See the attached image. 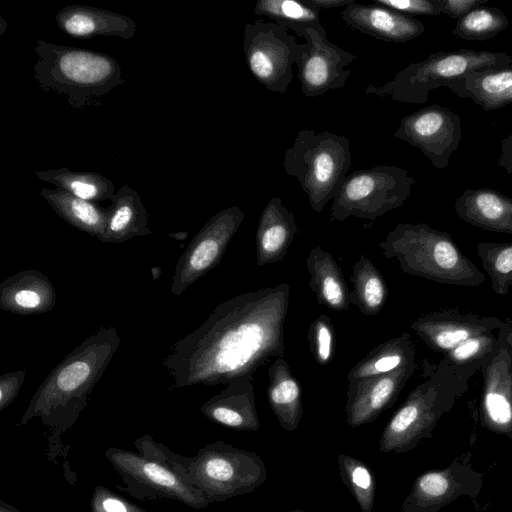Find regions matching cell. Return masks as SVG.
Instances as JSON below:
<instances>
[{
  "label": "cell",
  "instance_id": "6da1fadb",
  "mask_svg": "<svg viewBox=\"0 0 512 512\" xmlns=\"http://www.w3.org/2000/svg\"><path fill=\"white\" fill-rule=\"evenodd\" d=\"M289 301L290 286L280 283L217 305L164 359L173 387L253 380L260 367L284 356Z\"/></svg>",
  "mask_w": 512,
  "mask_h": 512
},
{
  "label": "cell",
  "instance_id": "7a4b0ae2",
  "mask_svg": "<svg viewBox=\"0 0 512 512\" xmlns=\"http://www.w3.org/2000/svg\"><path fill=\"white\" fill-rule=\"evenodd\" d=\"M115 327H101L68 354L32 396L19 426L39 418L50 440L68 432L88 404L96 383L119 348Z\"/></svg>",
  "mask_w": 512,
  "mask_h": 512
},
{
  "label": "cell",
  "instance_id": "3957f363",
  "mask_svg": "<svg viewBox=\"0 0 512 512\" xmlns=\"http://www.w3.org/2000/svg\"><path fill=\"white\" fill-rule=\"evenodd\" d=\"M33 77L40 88L63 96L74 109L99 105L124 83L122 68L112 56L38 39Z\"/></svg>",
  "mask_w": 512,
  "mask_h": 512
},
{
  "label": "cell",
  "instance_id": "277c9868",
  "mask_svg": "<svg viewBox=\"0 0 512 512\" xmlns=\"http://www.w3.org/2000/svg\"><path fill=\"white\" fill-rule=\"evenodd\" d=\"M378 246L387 259L395 258L400 269L440 283L474 285L484 280L460 252L451 237L425 223H398Z\"/></svg>",
  "mask_w": 512,
  "mask_h": 512
},
{
  "label": "cell",
  "instance_id": "5b68a950",
  "mask_svg": "<svg viewBox=\"0 0 512 512\" xmlns=\"http://www.w3.org/2000/svg\"><path fill=\"white\" fill-rule=\"evenodd\" d=\"M172 470L201 489L210 503L249 494L267 479V469L255 452L222 440L204 445L193 457L174 454Z\"/></svg>",
  "mask_w": 512,
  "mask_h": 512
},
{
  "label": "cell",
  "instance_id": "8992f818",
  "mask_svg": "<svg viewBox=\"0 0 512 512\" xmlns=\"http://www.w3.org/2000/svg\"><path fill=\"white\" fill-rule=\"evenodd\" d=\"M351 165L348 138L308 128L298 131L283 156L284 171L296 178L317 213L334 198Z\"/></svg>",
  "mask_w": 512,
  "mask_h": 512
},
{
  "label": "cell",
  "instance_id": "52a82bcc",
  "mask_svg": "<svg viewBox=\"0 0 512 512\" xmlns=\"http://www.w3.org/2000/svg\"><path fill=\"white\" fill-rule=\"evenodd\" d=\"M509 65H512V55L503 52L471 49L440 51L430 54L423 61L410 63L381 86L368 84L365 93L402 103L424 104L432 90L447 87L471 71Z\"/></svg>",
  "mask_w": 512,
  "mask_h": 512
},
{
  "label": "cell",
  "instance_id": "ba28073f",
  "mask_svg": "<svg viewBox=\"0 0 512 512\" xmlns=\"http://www.w3.org/2000/svg\"><path fill=\"white\" fill-rule=\"evenodd\" d=\"M415 179L398 166L359 169L343 179L332 199L331 221L355 217L369 222L401 207L411 195Z\"/></svg>",
  "mask_w": 512,
  "mask_h": 512
},
{
  "label": "cell",
  "instance_id": "9c48e42d",
  "mask_svg": "<svg viewBox=\"0 0 512 512\" xmlns=\"http://www.w3.org/2000/svg\"><path fill=\"white\" fill-rule=\"evenodd\" d=\"M457 398L455 389L444 387L433 373L416 386L384 427L379 440L383 453L402 454L415 449L432 432L440 417Z\"/></svg>",
  "mask_w": 512,
  "mask_h": 512
},
{
  "label": "cell",
  "instance_id": "30bf717a",
  "mask_svg": "<svg viewBox=\"0 0 512 512\" xmlns=\"http://www.w3.org/2000/svg\"><path fill=\"white\" fill-rule=\"evenodd\" d=\"M105 457L125 485L119 486V490L138 500L171 499L194 509L211 504L201 489L158 460L117 447L108 448Z\"/></svg>",
  "mask_w": 512,
  "mask_h": 512
},
{
  "label": "cell",
  "instance_id": "8fae6325",
  "mask_svg": "<svg viewBox=\"0 0 512 512\" xmlns=\"http://www.w3.org/2000/svg\"><path fill=\"white\" fill-rule=\"evenodd\" d=\"M243 51L252 76L267 90L284 94L293 81V65L302 52L289 30L274 23H248L244 26Z\"/></svg>",
  "mask_w": 512,
  "mask_h": 512
},
{
  "label": "cell",
  "instance_id": "7c38bea8",
  "mask_svg": "<svg viewBox=\"0 0 512 512\" xmlns=\"http://www.w3.org/2000/svg\"><path fill=\"white\" fill-rule=\"evenodd\" d=\"M244 217L240 207L230 206L217 212L205 223L175 266L170 289L174 295L183 294L190 285L220 263Z\"/></svg>",
  "mask_w": 512,
  "mask_h": 512
},
{
  "label": "cell",
  "instance_id": "4fadbf2b",
  "mask_svg": "<svg viewBox=\"0 0 512 512\" xmlns=\"http://www.w3.org/2000/svg\"><path fill=\"white\" fill-rule=\"evenodd\" d=\"M394 135L420 149L434 167L442 170L459 146L461 121L449 108L433 104L404 116Z\"/></svg>",
  "mask_w": 512,
  "mask_h": 512
},
{
  "label": "cell",
  "instance_id": "5bb4252c",
  "mask_svg": "<svg viewBox=\"0 0 512 512\" xmlns=\"http://www.w3.org/2000/svg\"><path fill=\"white\" fill-rule=\"evenodd\" d=\"M483 485L482 473L469 459H454L447 467L419 475L399 512H438L459 497H478Z\"/></svg>",
  "mask_w": 512,
  "mask_h": 512
},
{
  "label": "cell",
  "instance_id": "9a60e30c",
  "mask_svg": "<svg viewBox=\"0 0 512 512\" xmlns=\"http://www.w3.org/2000/svg\"><path fill=\"white\" fill-rule=\"evenodd\" d=\"M303 39L305 42L296 64L303 94L315 98L343 88L352 72L347 67L356 55L330 42L326 31L310 28Z\"/></svg>",
  "mask_w": 512,
  "mask_h": 512
},
{
  "label": "cell",
  "instance_id": "2e32d148",
  "mask_svg": "<svg viewBox=\"0 0 512 512\" xmlns=\"http://www.w3.org/2000/svg\"><path fill=\"white\" fill-rule=\"evenodd\" d=\"M416 369L410 362L394 371L348 383L345 403L346 423L357 428L375 421L391 408Z\"/></svg>",
  "mask_w": 512,
  "mask_h": 512
},
{
  "label": "cell",
  "instance_id": "e0dca14e",
  "mask_svg": "<svg viewBox=\"0 0 512 512\" xmlns=\"http://www.w3.org/2000/svg\"><path fill=\"white\" fill-rule=\"evenodd\" d=\"M340 16L352 29L385 42H408L425 32L422 21L374 3L354 2Z\"/></svg>",
  "mask_w": 512,
  "mask_h": 512
},
{
  "label": "cell",
  "instance_id": "ac0fdd59",
  "mask_svg": "<svg viewBox=\"0 0 512 512\" xmlns=\"http://www.w3.org/2000/svg\"><path fill=\"white\" fill-rule=\"evenodd\" d=\"M55 21L62 32L81 39L115 36L129 40L137 30L129 16L87 5H67L57 12Z\"/></svg>",
  "mask_w": 512,
  "mask_h": 512
},
{
  "label": "cell",
  "instance_id": "d6986e66",
  "mask_svg": "<svg viewBox=\"0 0 512 512\" xmlns=\"http://www.w3.org/2000/svg\"><path fill=\"white\" fill-rule=\"evenodd\" d=\"M200 411L210 421L237 431L256 432L260 429L252 380L227 384L208 399Z\"/></svg>",
  "mask_w": 512,
  "mask_h": 512
},
{
  "label": "cell",
  "instance_id": "ffe728a7",
  "mask_svg": "<svg viewBox=\"0 0 512 512\" xmlns=\"http://www.w3.org/2000/svg\"><path fill=\"white\" fill-rule=\"evenodd\" d=\"M56 305V291L39 270L20 271L0 284V308L18 315H36Z\"/></svg>",
  "mask_w": 512,
  "mask_h": 512
},
{
  "label": "cell",
  "instance_id": "44dd1931",
  "mask_svg": "<svg viewBox=\"0 0 512 512\" xmlns=\"http://www.w3.org/2000/svg\"><path fill=\"white\" fill-rule=\"evenodd\" d=\"M297 233L298 226L293 213L281 198H271L261 212L256 229L257 265L263 267L282 261Z\"/></svg>",
  "mask_w": 512,
  "mask_h": 512
},
{
  "label": "cell",
  "instance_id": "7402d4cb",
  "mask_svg": "<svg viewBox=\"0 0 512 512\" xmlns=\"http://www.w3.org/2000/svg\"><path fill=\"white\" fill-rule=\"evenodd\" d=\"M454 206L457 215L475 227L512 234V198L498 190L465 189Z\"/></svg>",
  "mask_w": 512,
  "mask_h": 512
},
{
  "label": "cell",
  "instance_id": "603a6c76",
  "mask_svg": "<svg viewBox=\"0 0 512 512\" xmlns=\"http://www.w3.org/2000/svg\"><path fill=\"white\" fill-rule=\"evenodd\" d=\"M447 88L456 96L469 98L484 111L512 104V65L471 71Z\"/></svg>",
  "mask_w": 512,
  "mask_h": 512
},
{
  "label": "cell",
  "instance_id": "cb8c5ba5",
  "mask_svg": "<svg viewBox=\"0 0 512 512\" xmlns=\"http://www.w3.org/2000/svg\"><path fill=\"white\" fill-rule=\"evenodd\" d=\"M105 231L99 240L120 244L135 237L152 234L148 213L139 193L127 183L120 186L111 199Z\"/></svg>",
  "mask_w": 512,
  "mask_h": 512
},
{
  "label": "cell",
  "instance_id": "d4e9b609",
  "mask_svg": "<svg viewBox=\"0 0 512 512\" xmlns=\"http://www.w3.org/2000/svg\"><path fill=\"white\" fill-rule=\"evenodd\" d=\"M267 398L281 427L294 432L303 416L302 388L284 357L272 361L268 368Z\"/></svg>",
  "mask_w": 512,
  "mask_h": 512
},
{
  "label": "cell",
  "instance_id": "484cf974",
  "mask_svg": "<svg viewBox=\"0 0 512 512\" xmlns=\"http://www.w3.org/2000/svg\"><path fill=\"white\" fill-rule=\"evenodd\" d=\"M306 269L310 275L308 286L318 304L336 312L349 309V291L342 269L328 251L320 245L313 247L306 259Z\"/></svg>",
  "mask_w": 512,
  "mask_h": 512
},
{
  "label": "cell",
  "instance_id": "4316f807",
  "mask_svg": "<svg viewBox=\"0 0 512 512\" xmlns=\"http://www.w3.org/2000/svg\"><path fill=\"white\" fill-rule=\"evenodd\" d=\"M472 317L431 313L418 317L411 329L432 349L450 352L465 340L482 335L487 322Z\"/></svg>",
  "mask_w": 512,
  "mask_h": 512
},
{
  "label": "cell",
  "instance_id": "83f0119b",
  "mask_svg": "<svg viewBox=\"0 0 512 512\" xmlns=\"http://www.w3.org/2000/svg\"><path fill=\"white\" fill-rule=\"evenodd\" d=\"M39 194L71 226L98 239L103 235L108 220L107 208L59 188L42 187Z\"/></svg>",
  "mask_w": 512,
  "mask_h": 512
},
{
  "label": "cell",
  "instance_id": "f1b7e54d",
  "mask_svg": "<svg viewBox=\"0 0 512 512\" xmlns=\"http://www.w3.org/2000/svg\"><path fill=\"white\" fill-rule=\"evenodd\" d=\"M487 371V379L481 404V423L490 431L512 440V380L505 371L504 380L496 358Z\"/></svg>",
  "mask_w": 512,
  "mask_h": 512
},
{
  "label": "cell",
  "instance_id": "f546056e",
  "mask_svg": "<svg viewBox=\"0 0 512 512\" xmlns=\"http://www.w3.org/2000/svg\"><path fill=\"white\" fill-rule=\"evenodd\" d=\"M415 358V349L410 334L386 340L370 350L348 372L347 382L394 371Z\"/></svg>",
  "mask_w": 512,
  "mask_h": 512
},
{
  "label": "cell",
  "instance_id": "4dcf8cb0",
  "mask_svg": "<svg viewBox=\"0 0 512 512\" xmlns=\"http://www.w3.org/2000/svg\"><path fill=\"white\" fill-rule=\"evenodd\" d=\"M35 175L56 188L95 203L111 201L116 193L114 183L97 172H77L67 167H61L36 170Z\"/></svg>",
  "mask_w": 512,
  "mask_h": 512
},
{
  "label": "cell",
  "instance_id": "1f68e13d",
  "mask_svg": "<svg viewBox=\"0 0 512 512\" xmlns=\"http://www.w3.org/2000/svg\"><path fill=\"white\" fill-rule=\"evenodd\" d=\"M349 278L353 290L349 292L350 304L365 316H375L386 304L388 288L382 273L364 254L353 265Z\"/></svg>",
  "mask_w": 512,
  "mask_h": 512
},
{
  "label": "cell",
  "instance_id": "d6a6232c",
  "mask_svg": "<svg viewBox=\"0 0 512 512\" xmlns=\"http://www.w3.org/2000/svg\"><path fill=\"white\" fill-rule=\"evenodd\" d=\"M253 12L255 15L272 19L274 23L292 30L302 38L310 28L326 31L320 22L319 11L303 1L259 0Z\"/></svg>",
  "mask_w": 512,
  "mask_h": 512
},
{
  "label": "cell",
  "instance_id": "836d02e7",
  "mask_svg": "<svg viewBox=\"0 0 512 512\" xmlns=\"http://www.w3.org/2000/svg\"><path fill=\"white\" fill-rule=\"evenodd\" d=\"M508 24L502 10L481 5L456 20L452 34L465 41H486L505 30Z\"/></svg>",
  "mask_w": 512,
  "mask_h": 512
},
{
  "label": "cell",
  "instance_id": "e575fe53",
  "mask_svg": "<svg viewBox=\"0 0 512 512\" xmlns=\"http://www.w3.org/2000/svg\"><path fill=\"white\" fill-rule=\"evenodd\" d=\"M339 475L350 491L361 512H372L376 483L370 468L358 458L347 454L337 456Z\"/></svg>",
  "mask_w": 512,
  "mask_h": 512
},
{
  "label": "cell",
  "instance_id": "d590c367",
  "mask_svg": "<svg viewBox=\"0 0 512 512\" xmlns=\"http://www.w3.org/2000/svg\"><path fill=\"white\" fill-rule=\"evenodd\" d=\"M478 254L494 291L506 294L512 285V243H479Z\"/></svg>",
  "mask_w": 512,
  "mask_h": 512
},
{
  "label": "cell",
  "instance_id": "8d00e7d4",
  "mask_svg": "<svg viewBox=\"0 0 512 512\" xmlns=\"http://www.w3.org/2000/svg\"><path fill=\"white\" fill-rule=\"evenodd\" d=\"M309 347L314 361L321 365H328L335 354V330L329 316L320 315L315 318L307 331Z\"/></svg>",
  "mask_w": 512,
  "mask_h": 512
},
{
  "label": "cell",
  "instance_id": "74e56055",
  "mask_svg": "<svg viewBox=\"0 0 512 512\" xmlns=\"http://www.w3.org/2000/svg\"><path fill=\"white\" fill-rule=\"evenodd\" d=\"M90 510L91 512H147L101 485L96 486L93 490Z\"/></svg>",
  "mask_w": 512,
  "mask_h": 512
},
{
  "label": "cell",
  "instance_id": "f35d334b",
  "mask_svg": "<svg viewBox=\"0 0 512 512\" xmlns=\"http://www.w3.org/2000/svg\"><path fill=\"white\" fill-rule=\"evenodd\" d=\"M494 340L486 335H478L465 340L448 352V359L453 363L463 364L470 360L487 356L493 349Z\"/></svg>",
  "mask_w": 512,
  "mask_h": 512
},
{
  "label": "cell",
  "instance_id": "ab89813d",
  "mask_svg": "<svg viewBox=\"0 0 512 512\" xmlns=\"http://www.w3.org/2000/svg\"><path fill=\"white\" fill-rule=\"evenodd\" d=\"M381 5L407 15L439 16L437 0H374Z\"/></svg>",
  "mask_w": 512,
  "mask_h": 512
},
{
  "label": "cell",
  "instance_id": "60d3db41",
  "mask_svg": "<svg viewBox=\"0 0 512 512\" xmlns=\"http://www.w3.org/2000/svg\"><path fill=\"white\" fill-rule=\"evenodd\" d=\"M25 375L26 371L19 370L0 376V411L15 400L24 383Z\"/></svg>",
  "mask_w": 512,
  "mask_h": 512
},
{
  "label": "cell",
  "instance_id": "b9f144b4",
  "mask_svg": "<svg viewBox=\"0 0 512 512\" xmlns=\"http://www.w3.org/2000/svg\"><path fill=\"white\" fill-rule=\"evenodd\" d=\"M487 2L488 0H437L441 14L456 20Z\"/></svg>",
  "mask_w": 512,
  "mask_h": 512
},
{
  "label": "cell",
  "instance_id": "7bdbcfd3",
  "mask_svg": "<svg viewBox=\"0 0 512 512\" xmlns=\"http://www.w3.org/2000/svg\"><path fill=\"white\" fill-rule=\"evenodd\" d=\"M497 165L506 173L512 175V133L501 141Z\"/></svg>",
  "mask_w": 512,
  "mask_h": 512
},
{
  "label": "cell",
  "instance_id": "ee69618b",
  "mask_svg": "<svg viewBox=\"0 0 512 512\" xmlns=\"http://www.w3.org/2000/svg\"><path fill=\"white\" fill-rule=\"evenodd\" d=\"M305 4L316 10L347 7L355 0H302Z\"/></svg>",
  "mask_w": 512,
  "mask_h": 512
},
{
  "label": "cell",
  "instance_id": "f6af8a7d",
  "mask_svg": "<svg viewBox=\"0 0 512 512\" xmlns=\"http://www.w3.org/2000/svg\"><path fill=\"white\" fill-rule=\"evenodd\" d=\"M0 512H20L16 508H14L12 505L4 502L3 500H0Z\"/></svg>",
  "mask_w": 512,
  "mask_h": 512
},
{
  "label": "cell",
  "instance_id": "bcb514c9",
  "mask_svg": "<svg viewBox=\"0 0 512 512\" xmlns=\"http://www.w3.org/2000/svg\"><path fill=\"white\" fill-rule=\"evenodd\" d=\"M168 236L173 239L183 241V240L187 239L188 232H171L168 234Z\"/></svg>",
  "mask_w": 512,
  "mask_h": 512
},
{
  "label": "cell",
  "instance_id": "7dc6e473",
  "mask_svg": "<svg viewBox=\"0 0 512 512\" xmlns=\"http://www.w3.org/2000/svg\"><path fill=\"white\" fill-rule=\"evenodd\" d=\"M502 334L506 344H508L512 349V327L507 328L504 332H502Z\"/></svg>",
  "mask_w": 512,
  "mask_h": 512
},
{
  "label": "cell",
  "instance_id": "c3c4849f",
  "mask_svg": "<svg viewBox=\"0 0 512 512\" xmlns=\"http://www.w3.org/2000/svg\"><path fill=\"white\" fill-rule=\"evenodd\" d=\"M152 279L157 280L161 275V268L160 267H153L151 269Z\"/></svg>",
  "mask_w": 512,
  "mask_h": 512
},
{
  "label": "cell",
  "instance_id": "681fc988",
  "mask_svg": "<svg viewBox=\"0 0 512 512\" xmlns=\"http://www.w3.org/2000/svg\"><path fill=\"white\" fill-rule=\"evenodd\" d=\"M6 26H7V24H6V22L4 21V19H3V29H2V31H1V34H3V33H4V31H5V27H6Z\"/></svg>",
  "mask_w": 512,
  "mask_h": 512
},
{
  "label": "cell",
  "instance_id": "f907efd6",
  "mask_svg": "<svg viewBox=\"0 0 512 512\" xmlns=\"http://www.w3.org/2000/svg\"><path fill=\"white\" fill-rule=\"evenodd\" d=\"M289 512H306V511H304V510H300V509H294V510H291V511H289Z\"/></svg>",
  "mask_w": 512,
  "mask_h": 512
}]
</instances>
